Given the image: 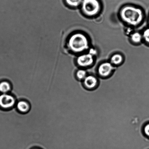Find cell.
<instances>
[{
	"label": "cell",
	"mask_w": 149,
	"mask_h": 149,
	"mask_svg": "<svg viewBox=\"0 0 149 149\" xmlns=\"http://www.w3.org/2000/svg\"><path fill=\"white\" fill-rule=\"evenodd\" d=\"M120 16L124 21L134 26L140 24L143 19L142 10L131 6L124 7L120 12Z\"/></svg>",
	"instance_id": "6da1fadb"
},
{
	"label": "cell",
	"mask_w": 149,
	"mask_h": 149,
	"mask_svg": "<svg viewBox=\"0 0 149 149\" xmlns=\"http://www.w3.org/2000/svg\"><path fill=\"white\" fill-rule=\"evenodd\" d=\"M68 45L70 50L75 53H80L89 48L88 39L84 34L81 33H74L70 36Z\"/></svg>",
	"instance_id": "7a4b0ae2"
},
{
	"label": "cell",
	"mask_w": 149,
	"mask_h": 149,
	"mask_svg": "<svg viewBox=\"0 0 149 149\" xmlns=\"http://www.w3.org/2000/svg\"><path fill=\"white\" fill-rule=\"evenodd\" d=\"M100 3L97 0H83L82 9L85 14L89 16L95 15L100 11Z\"/></svg>",
	"instance_id": "3957f363"
},
{
	"label": "cell",
	"mask_w": 149,
	"mask_h": 149,
	"mask_svg": "<svg viewBox=\"0 0 149 149\" xmlns=\"http://www.w3.org/2000/svg\"><path fill=\"white\" fill-rule=\"evenodd\" d=\"M15 103L14 97L10 95L3 93L0 95V106L3 109L12 107Z\"/></svg>",
	"instance_id": "277c9868"
},
{
	"label": "cell",
	"mask_w": 149,
	"mask_h": 149,
	"mask_svg": "<svg viewBox=\"0 0 149 149\" xmlns=\"http://www.w3.org/2000/svg\"><path fill=\"white\" fill-rule=\"evenodd\" d=\"M93 56V55L90 53L80 55L77 58V63L80 66L82 67L90 66L94 62Z\"/></svg>",
	"instance_id": "5b68a950"
},
{
	"label": "cell",
	"mask_w": 149,
	"mask_h": 149,
	"mask_svg": "<svg viewBox=\"0 0 149 149\" xmlns=\"http://www.w3.org/2000/svg\"><path fill=\"white\" fill-rule=\"evenodd\" d=\"M113 68V65L111 63H104L99 67L98 73L99 75L103 77H108L111 74Z\"/></svg>",
	"instance_id": "8992f818"
},
{
	"label": "cell",
	"mask_w": 149,
	"mask_h": 149,
	"mask_svg": "<svg viewBox=\"0 0 149 149\" xmlns=\"http://www.w3.org/2000/svg\"><path fill=\"white\" fill-rule=\"evenodd\" d=\"M85 87L89 90H93L97 87L99 80L94 76L92 75L87 76L83 82Z\"/></svg>",
	"instance_id": "52a82bcc"
},
{
	"label": "cell",
	"mask_w": 149,
	"mask_h": 149,
	"mask_svg": "<svg viewBox=\"0 0 149 149\" xmlns=\"http://www.w3.org/2000/svg\"><path fill=\"white\" fill-rule=\"evenodd\" d=\"M17 108L20 112H25L29 110V106L24 101H20L17 103Z\"/></svg>",
	"instance_id": "ba28073f"
},
{
	"label": "cell",
	"mask_w": 149,
	"mask_h": 149,
	"mask_svg": "<svg viewBox=\"0 0 149 149\" xmlns=\"http://www.w3.org/2000/svg\"><path fill=\"white\" fill-rule=\"evenodd\" d=\"M11 90V86L7 81H2L0 83V92L6 93Z\"/></svg>",
	"instance_id": "9c48e42d"
},
{
	"label": "cell",
	"mask_w": 149,
	"mask_h": 149,
	"mask_svg": "<svg viewBox=\"0 0 149 149\" xmlns=\"http://www.w3.org/2000/svg\"><path fill=\"white\" fill-rule=\"evenodd\" d=\"M122 60H123V58L122 55L119 54H116L113 55L111 59V63L115 65H119L122 62Z\"/></svg>",
	"instance_id": "30bf717a"
},
{
	"label": "cell",
	"mask_w": 149,
	"mask_h": 149,
	"mask_svg": "<svg viewBox=\"0 0 149 149\" xmlns=\"http://www.w3.org/2000/svg\"><path fill=\"white\" fill-rule=\"evenodd\" d=\"M142 38V36L141 33L138 32H136L133 33L131 36V40L135 43H139L141 42Z\"/></svg>",
	"instance_id": "8fae6325"
},
{
	"label": "cell",
	"mask_w": 149,
	"mask_h": 149,
	"mask_svg": "<svg viewBox=\"0 0 149 149\" xmlns=\"http://www.w3.org/2000/svg\"><path fill=\"white\" fill-rule=\"evenodd\" d=\"M66 3L70 6H78L82 2V0H65Z\"/></svg>",
	"instance_id": "7c38bea8"
},
{
	"label": "cell",
	"mask_w": 149,
	"mask_h": 149,
	"mask_svg": "<svg viewBox=\"0 0 149 149\" xmlns=\"http://www.w3.org/2000/svg\"><path fill=\"white\" fill-rule=\"evenodd\" d=\"M87 72L84 70H78L76 73L77 78L80 80H84L87 76Z\"/></svg>",
	"instance_id": "4fadbf2b"
},
{
	"label": "cell",
	"mask_w": 149,
	"mask_h": 149,
	"mask_svg": "<svg viewBox=\"0 0 149 149\" xmlns=\"http://www.w3.org/2000/svg\"><path fill=\"white\" fill-rule=\"evenodd\" d=\"M143 37L147 43L149 44V28L144 31L143 33Z\"/></svg>",
	"instance_id": "5bb4252c"
},
{
	"label": "cell",
	"mask_w": 149,
	"mask_h": 149,
	"mask_svg": "<svg viewBox=\"0 0 149 149\" xmlns=\"http://www.w3.org/2000/svg\"><path fill=\"white\" fill-rule=\"evenodd\" d=\"M143 131L144 135L149 138V122L144 125L143 129Z\"/></svg>",
	"instance_id": "9a60e30c"
},
{
	"label": "cell",
	"mask_w": 149,
	"mask_h": 149,
	"mask_svg": "<svg viewBox=\"0 0 149 149\" xmlns=\"http://www.w3.org/2000/svg\"><path fill=\"white\" fill-rule=\"evenodd\" d=\"M39 149L35 148V149Z\"/></svg>",
	"instance_id": "2e32d148"
},
{
	"label": "cell",
	"mask_w": 149,
	"mask_h": 149,
	"mask_svg": "<svg viewBox=\"0 0 149 149\" xmlns=\"http://www.w3.org/2000/svg\"></svg>",
	"instance_id": "e0dca14e"
}]
</instances>
